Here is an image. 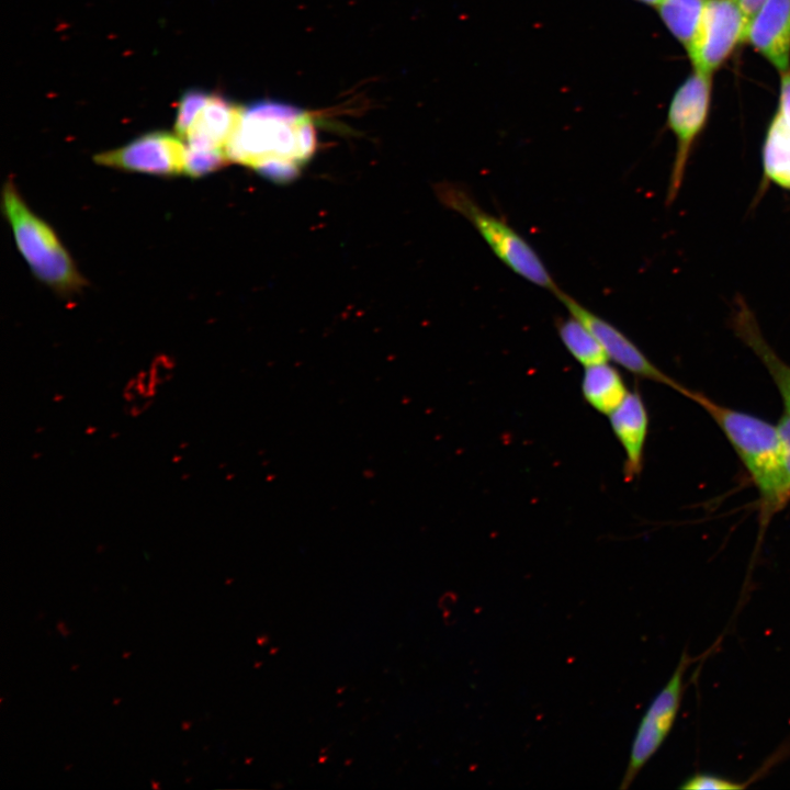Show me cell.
Masks as SVG:
<instances>
[{
    "mask_svg": "<svg viewBox=\"0 0 790 790\" xmlns=\"http://www.w3.org/2000/svg\"><path fill=\"white\" fill-rule=\"evenodd\" d=\"M710 90V75L696 70L678 88L670 102L667 122L676 136L677 150L667 189V205H670L678 195L692 144L706 124Z\"/></svg>",
    "mask_w": 790,
    "mask_h": 790,
    "instance_id": "5",
    "label": "cell"
},
{
    "mask_svg": "<svg viewBox=\"0 0 790 790\" xmlns=\"http://www.w3.org/2000/svg\"><path fill=\"white\" fill-rule=\"evenodd\" d=\"M242 106L223 97L210 95L187 134V146L199 149H224L236 128Z\"/></svg>",
    "mask_w": 790,
    "mask_h": 790,
    "instance_id": "12",
    "label": "cell"
},
{
    "mask_svg": "<svg viewBox=\"0 0 790 790\" xmlns=\"http://www.w3.org/2000/svg\"><path fill=\"white\" fill-rule=\"evenodd\" d=\"M733 327L736 335L759 358L770 374L783 402V410L790 413V365L781 360L761 335L756 318L749 307L742 300H737V307L733 316Z\"/></svg>",
    "mask_w": 790,
    "mask_h": 790,
    "instance_id": "13",
    "label": "cell"
},
{
    "mask_svg": "<svg viewBox=\"0 0 790 790\" xmlns=\"http://www.w3.org/2000/svg\"><path fill=\"white\" fill-rule=\"evenodd\" d=\"M582 394L597 413L609 416L629 394L621 373L608 362L585 368Z\"/></svg>",
    "mask_w": 790,
    "mask_h": 790,
    "instance_id": "14",
    "label": "cell"
},
{
    "mask_svg": "<svg viewBox=\"0 0 790 790\" xmlns=\"http://www.w3.org/2000/svg\"><path fill=\"white\" fill-rule=\"evenodd\" d=\"M777 429L781 442L786 481L790 492V413L783 410V414L777 424Z\"/></svg>",
    "mask_w": 790,
    "mask_h": 790,
    "instance_id": "21",
    "label": "cell"
},
{
    "mask_svg": "<svg viewBox=\"0 0 790 790\" xmlns=\"http://www.w3.org/2000/svg\"><path fill=\"white\" fill-rule=\"evenodd\" d=\"M744 787L745 785L732 780L703 774L691 776L680 786L685 790H736Z\"/></svg>",
    "mask_w": 790,
    "mask_h": 790,
    "instance_id": "20",
    "label": "cell"
},
{
    "mask_svg": "<svg viewBox=\"0 0 790 790\" xmlns=\"http://www.w3.org/2000/svg\"><path fill=\"white\" fill-rule=\"evenodd\" d=\"M684 396L704 409L725 435L758 489L763 519L780 510L789 501L790 492L777 425L718 404L690 388Z\"/></svg>",
    "mask_w": 790,
    "mask_h": 790,
    "instance_id": "2",
    "label": "cell"
},
{
    "mask_svg": "<svg viewBox=\"0 0 790 790\" xmlns=\"http://www.w3.org/2000/svg\"><path fill=\"white\" fill-rule=\"evenodd\" d=\"M315 148L316 132L309 114L262 101L241 108L226 153L230 161L281 182L294 178Z\"/></svg>",
    "mask_w": 790,
    "mask_h": 790,
    "instance_id": "1",
    "label": "cell"
},
{
    "mask_svg": "<svg viewBox=\"0 0 790 790\" xmlns=\"http://www.w3.org/2000/svg\"><path fill=\"white\" fill-rule=\"evenodd\" d=\"M763 169L768 180L790 190V128L778 113L774 117L765 138Z\"/></svg>",
    "mask_w": 790,
    "mask_h": 790,
    "instance_id": "15",
    "label": "cell"
},
{
    "mask_svg": "<svg viewBox=\"0 0 790 790\" xmlns=\"http://www.w3.org/2000/svg\"><path fill=\"white\" fill-rule=\"evenodd\" d=\"M746 22L735 0H707L688 49L697 71L711 75L743 40Z\"/></svg>",
    "mask_w": 790,
    "mask_h": 790,
    "instance_id": "7",
    "label": "cell"
},
{
    "mask_svg": "<svg viewBox=\"0 0 790 790\" xmlns=\"http://www.w3.org/2000/svg\"><path fill=\"white\" fill-rule=\"evenodd\" d=\"M210 95L201 90L187 91L178 105L174 129L179 137L185 138L195 119L206 104Z\"/></svg>",
    "mask_w": 790,
    "mask_h": 790,
    "instance_id": "19",
    "label": "cell"
},
{
    "mask_svg": "<svg viewBox=\"0 0 790 790\" xmlns=\"http://www.w3.org/2000/svg\"><path fill=\"white\" fill-rule=\"evenodd\" d=\"M440 200L477 230L493 253L512 272L553 295L560 290L533 247L505 219L484 210L463 187L440 184Z\"/></svg>",
    "mask_w": 790,
    "mask_h": 790,
    "instance_id": "4",
    "label": "cell"
},
{
    "mask_svg": "<svg viewBox=\"0 0 790 790\" xmlns=\"http://www.w3.org/2000/svg\"><path fill=\"white\" fill-rule=\"evenodd\" d=\"M608 417L612 432L624 451V479L631 482L642 473L650 424L648 413L640 392L637 390L629 392L624 400Z\"/></svg>",
    "mask_w": 790,
    "mask_h": 790,
    "instance_id": "11",
    "label": "cell"
},
{
    "mask_svg": "<svg viewBox=\"0 0 790 790\" xmlns=\"http://www.w3.org/2000/svg\"><path fill=\"white\" fill-rule=\"evenodd\" d=\"M742 41H748L780 71L790 58V0H766L748 22Z\"/></svg>",
    "mask_w": 790,
    "mask_h": 790,
    "instance_id": "10",
    "label": "cell"
},
{
    "mask_svg": "<svg viewBox=\"0 0 790 790\" xmlns=\"http://www.w3.org/2000/svg\"><path fill=\"white\" fill-rule=\"evenodd\" d=\"M648 5H658L662 0H636Z\"/></svg>",
    "mask_w": 790,
    "mask_h": 790,
    "instance_id": "24",
    "label": "cell"
},
{
    "mask_svg": "<svg viewBox=\"0 0 790 790\" xmlns=\"http://www.w3.org/2000/svg\"><path fill=\"white\" fill-rule=\"evenodd\" d=\"M745 18L746 26L748 22L752 20V18L757 13V11L760 9V7L766 2V0H735ZM745 26V29H746Z\"/></svg>",
    "mask_w": 790,
    "mask_h": 790,
    "instance_id": "23",
    "label": "cell"
},
{
    "mask_svg": "<svg viewBox=\"0 0 790 790\" xmlns=\"http://www.w3.org/2000/svg\"><path fill=\"white\" fill-rule=\"evenodd\" d=\"M554 296L564 305L569 315L578 318L594 332L603 347L609 360H612L636 376L664 384L681 395L685 394L688 387L681 385L658 369L643 351L614 325L586 308L561 289Z\"/></svg>",
    "mask_w": 790,
    "mask_h": 790,
    "instance_id": "9",
    "label": "cell"
},
{
    "mask_svg": "<svg viewBox=\"0 0 790 790\" xmlns=\"http://www.w3.org/2000/svg\"><path fill=\"white\" fill-rule=\"evenodd\" d=\"M187 145L168 132L144 134L122 147L94 156L98 165L161 177L184 173Z\"/></svg>",
    "mask_w": 790,
    "mask_h": 790,
    "instance_id": "8",
    "label": "cell"
},
{
    "mask_svg": "<svg viewBox=\"0 0 790 790\" xmlns=\"http://www.w3.org/2000/svg\"><path fill=\"white\" fill-rule=\"evenodd\" d=\"M780 117L785 124L790 128V71H785L781 80V92H780Z\"/></svg>",
    "mask_w": 790,
    "mask_h": 790,
    "instance_id": "22",
    "label": "cell"
},
{
    "mask_svg": "<svg viewBox=\"0 0 790 790\" xmlns=\"http://www.w3.org/2000/svg\"><path fill=\"white\" fill-rule=\"evenodd\" d=\"M1 206L16 247L36 279L60 295L78 293L86 280L54 229L29 207L12 179L2 187Z\"/></svg>",
    "mask_w": 790,
    "mask_h": 790,
    "instance_id": "3",
    "label": "cell"
},
{
    "mask_svg": "<svg viewBox=\"0 0 790 790\" xmlns=\"http://www.w3.org/2000/svg\"><path fill=\"white\" fill-rule=\"evenodd\" d=\"M692 658L684 652L668 682L655 696L636 729L620 789H628L668 736L684 692V677Z\"/></svg>",
    "mask_w": 790,
    "mask_h": 790,
    "instance_id": "6",
    "label": "cell"
},
{
    "mask_svg": "<svg viewBox=\"0 0 790 790\" xmlns=\"http://www.w3.org/2000/svg\"><path fill=\"white\" fill-rule=\"evenodd\" d=\"M557 335L571 356L584 368L608 362L609 358L594 332L569 315L556 323Z\"/></svg>",
    "mask_w": 790,
    "mask_h": 790,
    "instance_id": "16",
    "label": "cell"
},
{
    "mask_svg": "<svg viewBox=\"0 0 790 790\" xmlns=\"http://www.w3.org/2000/svg\"><path fill=\"white\" fill-rule=\"evenodd\" d=\"M707 0H662L658 11L672 34L687 48L692 44Z\"/></svg>",
    "mask_w": 790,
    "mask_h": 790,
    "instance_id": "17",
    "label": "cell"
},
{
    "mask_svg": "<svg viewBox=\"0 0 790 790\" xmlns=\"http://www.w3.org/2000/svg\"><path fill=\"white\" fill-rule=\"evenodd\" d=\"M229 161L224 149H199L187 146L184 174L200 178L226 166Z\"/></svg>",
    "mask_w": 790,
    "mask_h": 790,
    "instance_id": "18",
    "label": "cell"
}]
</instances>
